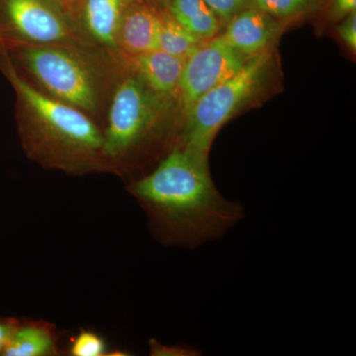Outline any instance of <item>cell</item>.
I'll return each mask as SVG.
<instances>
[{
    "label": "cell",
    "mask_w": 356,
    "mask_h": 356,
    "mask_svg": "<svg viewBox=\"0 0 356 356\" xmlns=\"http://www.w3.org/2000/svg\"><path fill=\"white\" fill-rule=\"evenodd\" d=\"M1 48L56 99L84 111L97 109V76L74 46L21 44Z\"/></svg>",
    "instance_id": "277c9868"
},
{
    "label": "cell",
    "mask_w": 356,
    "mask_h": 356,
    "mask_svg": "<svg viewBox=\"0 0 356 356\" xmlns=\"http://www.w3.org/2000/svg\"><path fill=\"white\" fill-rule=\"evenodd\" d=\"M221 26H226L232 18L250 6L252 0H205Z\"/></svg>",
    "instance_id": "e0dca14e"
},
{
    "label": "cell",
    "mask_w": 356,
    "mask_h": 356,
    "mask_svg": "<svg viewBox=\"0 0 356 356\" xmlns=\"http://www.w3.org/2000/svg\"><path fill=\"white\" fill-rule=\"evenodd\" d=\"M0 70L17 96L18 131L30 158L76 175L105 168L103 134L81 110L33 88L1 47Z\"/></svg>",
    "instance_id": "7a4b0ae2"
},
{
    "label": "cell",
    "mask_w": 356,
    "mask_h": 356,
    "mask_svg": "<svg viewBox=\"0 0 356 356\" xmlns=\"http://www.w3.org/2000/svg\"><path fill=\"white\" fill-rule=\"evenodd\" d=\"M127 0H83V20L91 37L116 48Z\"/></svg>",
    "instance_id": "8fae6325"
},
{
    "label": "cell",
    "mask_w": 356,
    "mask_h": 356,
    "mask_svg": "<svg viewBox=\"0 0 356 356\" xmlns=\"http://www.w3.org/2000/svg\"><path fill=\"white\" fill-rule=\"evenodd\" d=\"M325 20L339 22L356 11V0H327L324 8Z\"/></svg>",
    "instance_id": "ac0fdd59"
},
{
    "label": "cell",
    "mask_w": 356,
    "mask_h": 356,
    "mask_svg": "<svg viewBox=\"0 0 356 356\" xmlns=\"http://www.w3.org/2000/svg\"><path fill=\"white\" fill-rule=\"evenodd\" d=\"M325 1L327 0H252L250 6L288 23L318 13L324 8Z\"/></svg>",
    "instance_id": "9a60e30c"
},
{
    "label": "cell",
    "mask_w": 356,
    "mask_h": 356,
    "mask_svg": "<svg viewBox=\"0 0 356 356\" xmlns=\"http://www.w3.org/2000/svg\"><path fill=\"white\" fill-rule=\"evenodd\" d=\"M202 42L175 20L168 9H159V49L186 60Z\"/></svg>",
    "instance_id": "5bb4252c"
},
{
    "label": "cell",
    "mask_w": 356,
    "mask_h": 356,
    "mask_svg": "<svg viewBox=\"0 0 356 356\" xmlns=\"http://www.w3.org/2000/svg\"><path fill=\"white\" fill-rule=\"evenodd\" d=\"M76 40L67 13L48 0H0V47L74 46Z\"/></svg>",
    "instance_id": "8992f818"
},
{
    "label": "cell",
    "mask_w": 356,
    "mask_h": 356,
    "mask_svg": "<svg viewBox=\"0 0 356 356\" xmlns=\"http://www.w3.org/2000/svg\"><path fill=\"white\" fill-rule=\"evenodd\" d=\"M19 323V321L15 318H0V355H3L7 346L10 343Z\"/></svg>",
    "instance_id": "ffe728a7"
},
{
    "label": "cell",
    "mask_w": 356,
    "mask_h": 356,
    "mask_svg": "<svg viewBox=\"0 0 356 356\" xmlns=\"http://www.w3.org/2000/svg\"><path fill=\"white\" fill-rule=\"evenodd\" d=\"M64 2L65 6H67V11H69V9L76 6V4L79 3V2H83V0H64Z\"/></svg>",
    "instance_id": "603a6c76"
},
{
    "label": "cell",
    "mask_w": 356,
    "mask_h": 356,
    "mask_svg": "<svg viewBox=\"0 0 356 356\" xmlns=\"http://www.w3.org/2000/svg\"><path fill=\"white\" fill-rule=\"evenodd\" d=\"M149 1L153 2L159 9H168L170 0H149Z\"/></svg>",
    "instance_id": "44dd1931"
},
{
    "label": "cell",
    "mask_w": 356,
    "mask_h": 356,
    "mask_svg": "<svg viewBox=\"0 0 356 356\" xmlns=\"http://www.w3.org/2000/svg\"><path fill=\"white\" fill-rule=\"evenodd\" d=\"M248 58L233 48L222 35L199 44L185 60L180 79L178 99L184 114L201 96L235 74Z\"/></svg>",
    "instance_id": "52a82bcc"
},
{
    "label": "cell",
    "mask_w": 356,
    "mask_h": 356,
    "mask_svg": "<svg viewBox=\"0 0 356 356\" xmlns=\"http://www.w3.org/2000/svg\"><path fill=\"white\" fill-rule=\"evenodd\" d=\"M70 355L74 356L107 355L106 343L102 337L90 331H81L70 346Z\"/></svg>",
    "instance_id": "2e32d148"
},
{
    "label": "cell",
    "mask_w": 356,
    "mask_h": 356,
    "mask_svg": "<svg viewBox=\"0 0 356 356\" xmlns=\"http://www.w3.org/2000/svg\"><path fill=\"white\" fill-rule=\"evenodd\" d=\"M58 353L57 339L42 324H21L14 332L3 356H50Z\"/></svg>",
    "instance_id": "4fadbf2b"
},
{
    "label": "cell",
    "mask_w": 356,
    "mask_h": 356,
    "mask_svg": "<svg viewBox=\"0 0 356 356\" xmlns=\"http://www.w3.org/2000/svg\"><path fill=\"white\" fill-rule=\"evenodd\" d=\"M172 99L159 95L137 74L124 79L115 91L108 125L103 134L107 163L127 158L152 139Z\"/></svg>",
    "instance_id": "5b68a950"
},
{
    "label": "cell",
    "mask_w": 356,
    "mask_h": 356,
    "mask_svg": "<svg viewBox=\"0 0 356 356\" xmlns=\"http://www.w3.org/2000/svg\"><path fill=\"white\" fill-rule=\"evenodd\" d=\"M132 69L159 95L175 99L179 95V83L185 60L156 49L131 58Z\"/></svg>",
    "instance_id": "30bf717a"
},
{
    "label": "cell",
    "mask_w": 356,
    "mask_h": 356,
    "mask_svg": "<svg viewBox=\"0 0 356 356\" xmlns=\"http://www.w3.org/2000/svg\"><path fill=\"white\" fill-rule=\"evenodd\" d=\"M337 26V32L339 38L350 49L353 53L356 51V11L346 16Z\"/></svg>",
    "instance_id": "d6986e66"
},
{
    "label": "cell",
    "mask_w": 356,
    "mask_h": 356,
    "mask_svg": "<svg viewBox=\"0 0 356 356\" xmlns=\"http://www.w3.org/2000/svg\"><path fill=\"white\" fill-rule=\"evenodd\" d=\"M168 13L201 41L217 36L222 26L205 0H170Z\"/></svg>",
    "instance_id": "7c38bea8"
},
{
    "label": "cell",
    "mask_w": 356,
    "mask_h": 356,
    "mask_svg": "<svg viewBox=\"0 0 356 356\" xmlns=\"http://www.w3.org/2000/svg\"><path fill=\"white\" fill-rule=\"evenodd\" d=\"M276 65L275 47L248 58L235 74L206 92L184 114L178 145L209 154L222 126L266 93Z\"/></svg>",
    "instance_id": "3957f363"
},
{
    "label": "cell",
    "mask_w": 356,
    "mask_h": 356,
    "mask_svg": "<svg viewBox=\"0 0 356 356\" xmlns=\"http://www.w3.org/2000/svg\"><path fill=\"white\" fill-rule=\"evenodd\" d=\"M285 24L261 9L250 6L227 23L222 37L236 51L250 58L273 47Z\"/></svg>",
    "instance_id": "ba28073f"
},
{
    "label": "cell",
    "mask_w": 356,
    "mask_h": 356,
    "mask_svg": "<svg viewBox=\"0 0 356 356\" xmlns=\"http://www.w3.org/2000/svg\"><path fill=\"white\" fill-rule=\"evenodd\" d=\"M48 1L50 2V3L54 4V6H57L58 8L64 11V13H67V6H65L64 0H48Z\"/></svg>",
    "instance_id": "7402d4cb"
},
{
    "label": "cell",
    "mask_w": 356,
    "mask_h": 356,
    "mask_svg": "<svg viewBox=\"0 0 356 356\" xmlns=\"http://www.w3.org/2000/svg\"><path fill=\"white\" fill-rule=\"evenodd\" d=\"M159 9L131 2L126 6L119 29L117 47L132 58L159 49Z\"/></svg>",
    "instance_id": "9c48e42d"
},
{
    "label": "cell",
    "mask_w": 356,
    "mask_h": 356,
    "mask_svg": "<svg viewBox=\"0 0 356 356\" xmlns=\"http://www.w3.org/2000/svg\"><path fill=\"white\" fill-rule=\"evenodd\" d=\"M129 191L142 205L161 243L193 248L219 240L245 216L243 205L218 191L209 154L177 145Z\"/></svg>",
    "instance_id": "6da1fadb"
}]
</instances>
